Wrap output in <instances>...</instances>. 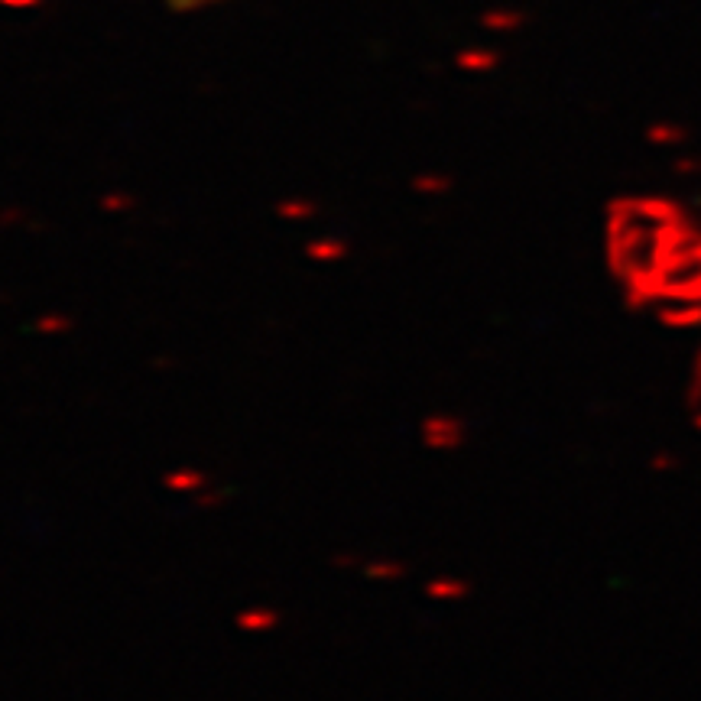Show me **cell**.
<instances>
[{
    "label": "cell",
    "instance_id": "8992f818",
    "mask_svg": "<svg viewBox=\"0 0 701 701\" xmlns=\"http://www.w3.org/2000/svg\"><path fill=\"white\" fill-rule=\"evenodd\" d=\"M172 10H182V13H188V10H202V7H212V4H221V0H166Z\"/></svg>",
    "mask_w": 701,
    "mask_h": 701
},
{
    "label": "cell",
    "instance_id": "7a4b0ae2",
    "mask_svg": "<svg viewBox=\"0 0 701 701\" xmlns=\"http://www.w3.org/2000/svg\"><path fill=\"white\" fill-rule=\"evenodd\" d=\"M234 624H237V630H244V634H270V630H276L279 614L273 608H267V604H254V608L237 610Z\"/></svg>",
    "mask_w": 701,
    "mask_h": 701
},
{
    "label": "cell",
    "instance_id": "5b68a950",
    "mask_svg": "<svg viewBox=\"0 0 701 701\" xmlns=\"http://www.w3.org/2000/svg\"><path fill=\"white\" fill-rule=\"evenodd\" d=\"M364 578H371V582H397V578H403L406 568L399 565V562H393V558H371V562H364L361 565Z\"/></svg>",
    "mask_w": 701,
    "mask_h": 701
},
{
    "label": "cell",
    "instance_id": "277c9868",
    "mask_svg": "<svg viewBox=\"0 0 701 701\" xmlns=\"http://www.w3.org/2000/svg\"><path fill=\"white\" fill-rule=\"evenodd\" d=\"M425 594L432 600H465L471 594V584L465 578H458V574H435L425 582Z\"/></svg>",
    "mask_w": 701,
    "mask_h": 701
},
{
    "label": "cell",
    "instance_id": "3957f363",
    "mask_svg": "<svg viewBox=\"0 0 701 701\" xmlns=\"http://www.w3.org/2000/svg\"><path fill=\"white\" fill-rule=\"evenodd\" d=\"M162 484L176 494H188V497H202L205 490H208V474L198 471V468H176L162 478Z\"/></svg>",
    "mask_w": 701,
    "mask_h": 701
},
{
    "label": "cell",
    "instance_id": "6da1fadb",
    "mask_svg": "<svg viewBox=\"0 0 701 701\" xmlns=\"http://www.w3.org/2000/svg\"><path fill=\"white\" fill-rule=\"evenodd\" d=\"M465 435H468V425L458 416H448V413H432L419 425V439L432 451H455V448L465 445Z\"/></svg>",
    "mask_w": 701,
    "mask_h": 701
}]
</instances>
